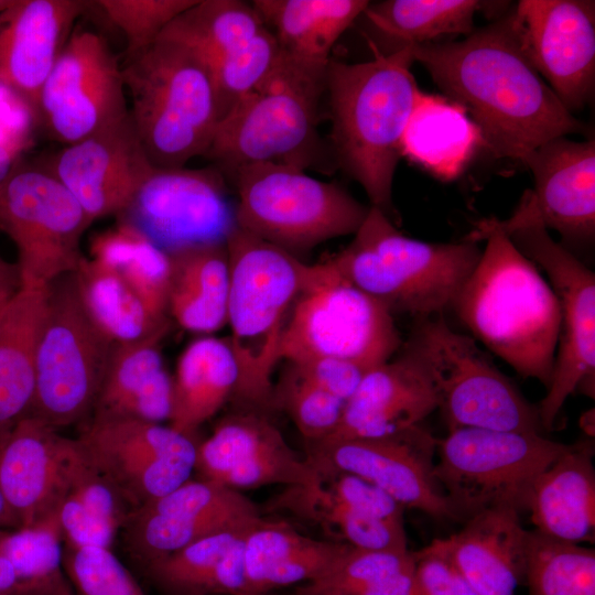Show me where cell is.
Instances as JSON below:
<instances>
[{"mask_svg":"<svg viewBox=\"0 0 595 595\" xmlns=\"http://www.w3.org/2000/svg\"><path fill=\"white\" fill-rule=\"evenodd\" d=\"M412 55L497 159L522 162L554 138L586 131L529 62L511 12L461 41L413 45Z\"/></svg>","mask_w":595,"mask_h":595,"instance_id":"1","label":"cell"},{"mask_svg":"<svg viewBox=\"0 0 595 595\" xmlns=\"http://www.w3.org/2000/svg\"><path fill=\"white\" fill-rule=\"evenodd\" d=\"M487 239L452 309L491 353L549 388L561 327L559 301L508 235L482 220L465 240Z\"/></svg>","mask_w":595,"mask_h":595,"instance_id":"2","label":"cell"},{"mask_svg":"<svg viewBox=\"0 0 595 595\" xmlns=\"http://www.w3.org/2000/svg\"><path fill=\"white\" fill-rule=\"evenodd\" d=\"M361 63L331 58L325 90L331 106V140L340 167L358 182L371 206L387 216L401 158V138L420 89L411 73L412 46Z\"/></svg>","mask_w":595,"mask_h":595,"instance_id":"3","label":"cell"},{"mask_svg":"<svg viewBox=\"0 0 595 595\" xmlns=\"http://www.w3.org/2000/svg\"><path fill=\"white\" fill-rule=\"evenodd\" d=\"M229 261L227 337L239 379L232 398L240 408L272 409V374L282 335L312 264L237 226L226 240Z\"/></svg>","mask_w":595,"mask_h":595,"instance_id":"4","label":"cell"},{"mask_svg":"<svg viewBox=\"0 0 595 595\" xmlns=\"http://www.w3.org/2000/svg\"><path fill=\"white\" fill-rule=\"evenodd\" d=\"M482 255L477 242H426L400 232L370 206L351 242L332 257L338 271L394 313L443 315Z\"/></svg>","mask_w":595,"mask_h":595,"instance_id":"5","label":"cell"},{"mask_svg":"<svg viewBox=\"0 0 595 595\" xmlns=\"http://www.w3.org/2000/svg\"><path fill=\"white\" fill-rule=\"evenodd\" d=\"M121 69L129 112L152 165L184 167L205 155L219 123L205 63L187 47L158 39Z\"/></svg>","mask_w":595,"mask_h":595,"instance_id":"6","label":"cell"},{"mask_svg":"<svg viewBox=\"0 0 595 595\" xmlns=\"http://www.w3.org/2000/svg\"><path fill=\"white\" fill-rule=\"evenodd\" d=\"M326 69L298 64L282 53L269 76L221 118L205 155L224 176L260 162L315 166L322 155L317 112Z\"/></svg>","mask_w":595,"mask_h":595,"instance_id":"7","label":"cell"},{"mask_svg":"<svg viewBox=\"0 0 595 595\" xmlns=\"http://www.w3.org/2000/svg\"><path fill=\"white\" fill-rule=\"evenodd\" d=\"M234 181L236 226L298 257L329 239L355 235L369 207L344 187L275 162L242 165Z\"/></svg>","mask_w":595,"mask_h":595,"instance_id":"8","label":"cell"},{"mask_svg":"<svg viewBox=\"0 0 595 595\" xmlns=\"http://www.w3.org/2000/svg\"><path fill=\"white\" fill-rule=\"evenodd\" d=\"M401 347L393 314L346 277L332 259L312 264L289 315L279 358L349 360L370 370Z\"/></svg>","mask_w":595,"mask_h":595,"instance_id":"9","label":"cell"},{"mask_svg":"<svg viewBox=\"0 0 595 595\" xmlns=\"http://www.w3.org/2000/svg\"><path fill=\"white\" fill-rule=\"evenodd\" d=\"M569 444L534 432L459 428L436 440L434 476L459 520L489 508H528L532 485Z\"/></svg>","mask_w":595,"mask_h":595,"instance_id":"10","label":"cell"},{"mask_svg":"<svg viewBox=\"0 0 595 595\" xmlns=\"http://www.w3.org/2000/svg\"><path fill=\"white\" fill-rule=\"evenodd\" d=\"M113 344L83 306L74 273L48 285L35 358L30 415L60 429L86 421L94 409Z\"/></svg>","mask_w":595,"mask_h":595,"instance_id":"11","label":"cell"},{"mask_svg":"<svg viewBox=\"0 0 595 595\" xmlns=\"http://www.w3.org/2000/svg\"><path fill=\"white\" fill-rule=\"evenodd\" d=\"M407 344L429 368L448 430H543L538 408L498 370L474 338L450 327L443 315L415 320Z\"/></svg>","mask_w":595,"mask_h":595,"instance_id":"12","label":"cell"},{"mask_svg":"<svg viewBox=\"0 0 595 595\" xmlns=\"http://www.w3.org/2000/svg\"><path fill=\"white\" fill-rule=\"evenodd\" d=\"M91 221L47 171L15 165L0 186V230L14 242L21 288H47L74 272Z\"/></svg>","mask_w":595,"mask_h":595,"instance_id":"13","label":"cell"},{"mask_svg":"<svg viewBox=\"0 0 595 595\" xmlns=\"http://www.w3.org/2000/svg\"><path fill=\"white\" fill-rule=\"evenodd\" d=\"M506 235L524 257L544 270L560 305L552 380L537 407L542 429L551 431L575 390L594 398L595 274L540 224L523 225Z\"/></svg>","mask_w":595,"mask_h":595,"instance_id":"14","label":"cell"},{"mask_svg":"<svg viewBox=\"0 0 595 595\" xmlns=\"http://www.w3.org/2000/svg\"><path fill=\"white\" fill-rule=\"evenodd\" d=\"M77 440L131 511L191 479L196 465L193 437L162 423L90 416Z\"/></svg>","mask_w":595,"mask_h":595,"instance_id":"15","label":"cell"},{"mask_svg":"<svg viewBox=\"0 0 595 595\" xmlns=\"http://www.w3.org/2000/svg\"><path fill=\"white\" fill-rule=\"evenodd\" d=\"M121 65L99 33L76 28L40 93L37 126L65 144L77 142L129 112Z\"/></svg>","mask_w":595,"mask_h":595,"instance_id":"16","label":"cell"},{"mask_svg":"<svg viewBox=\"0 0 595 595\" xmlns=\"http://www.w3.org/2000/svg\"><path fill=\"white\" fill-rule=\"evenodd\" d=\"M217 169H154L118 220L165 252L226 242L236 227L235 203Z\"/></svg>","mask_w":595,"mask_h":595,"instance_id":"17","label":"cell"},{"mask_svg":"<svg viewBox=\"0 0 595 595\" xmlns=\"http://www.w3.org/2000/svg\"><path fill=\"white\" fill-rule=\"evenodd\" d=\"M436 440L421 424L382 437H350L306 446L315 469L358 476L391 496L404 509L439 520H459L434 476Z\"/></svg>","mask_w":595,"mask_h":595,"instance_id":"18","label":"cell"},{"mask_svg":"<svg viewBox=\"0 0 595 595\" xmlns=\"http://www.w3.org/2000/svg\"><path fill=\"white\" fill-rule=\"evenodd\" d=\"M532 172L513 214L504 220L484 219L505 234L530 224L556 230L566 241L589 245L595 236V140L554 138L522 161Z\"/></svg>","mask_w":595,"mask_h":595,"instance_id":"19","label":"cell"},{"mask_svg":"<svg viewBox=\"0 0 595 595\" xmlns=\"http://www.w3.org/2000/svg\"><path fill=\"white\" fill-rule=\"evenodd\" d=\"M511 13L531 65L571 113L583 109L595 88V2L521 0Z\"/></svg>","mask_w":595,"mask_h":595,"instance_id":"20","label":"cell"},{"mask_svg":"<svg viewBox=\"0 0 595 595\" xmlns=\"http://www.w3.org/2000/svg\"><path fill=\"white\" fill-rule=\"evenodd\" d=\"M263 518L262 510L239 490L188 479L132 510L122 529L130 551L144 565L203 538L250 529Z\"/></svg>","mask_w":595,"mask_h":595,"instance_id":"21","label":"cell"},{"mask_svg":"<svg viewBox=\"0 0 595 595\" xmlns=\"http://www.w3.org/2000/svg\"><path fill=\"white\" fill-rule=\"evenodd\" d=\"M130 112L58 151L47 171L79 203L93 223L119 216L154 171Z\"/></svg>","mask_w":595,"mask_h":595,"instance_id":"22","label":"cell"},{"mask_svg":"<svg viewBox=\"0 0 595 595\" xmlns=\"http://www.w3.org/2000/svg\"><path fill=\"white\" fill-rule=\"evenodd\" d=\"M43 420L26 415L0 441V493L8 527H28L58 509L83 456L69 439Z\"/></svg>","mask_w":595,"mask_h":595,"instance_id":"23","label":"cell"},{"mask_svg":"<svg viewBox=\"0 0 595 595\" xmlns=\"http://www.w3.org/2000/svg\"><path fill=\"white\" fill-rule=\"evenodd\" d=\"M201 479L239 490L267 485H309L317 474L289 445L267 412L240 408L197 445Z\"/></svg>","mask_w":595,"mask_h":595,"instance_id":"24","label":"cell"},{"mask_svg":"<svg viewBox=\"0 0 595 595\" xmlns=\"http://www.w3.org/2000/svg\"><path fill=\"white\" fill-rule=\"evenodd\" d=\"M439 405L429 368L405 343L397 357L365 375L347 400L337 429L324 441L398 434L420 425Z\"/></svg>","mask_w":595,"mask_h":595,"instance_id":"25","label":"cell"},{"mask_svg":"<svg viewBox=\"0 0 595 595\" xmlns=\"http://www.w3.org/2000/svg\"><path fill=\"white\" fill-rule=\"evenodd\" d=\"M93 1L15 0L0 13V85L35 112L41 89Z\"/></svg>","mask_w":595,"mask_h":595,"instance_id":"26","label":"cell"},{"mask_svg":"<svg viewBox=\"0 0 595 595\" xmlns=\"http://www.w3.org/2000/svg\"><path fill=\"white\" fill-rule=\"evenodd\" d=\"M527 537L519 511L489 508L467 518L458 532L429 545L478 595H515L517 586L523 584Z\"/></svg>","mask_w":595,"mask_h":595,"instance_id":"27","label":"cell"},{"mask_svg":"<svg viewBox=\"0 0 595 595\" xmlns=\"http://www.w3.org/2000/svg\"><path fill=\"white\" fill-rule=\"evenodd\" d=\"M593 443L571 444L534 480L527 510L536 531L555 540L593 541L595 472Z\"/></svg>","mask_w":595,"mask_h":595,"instance_id":"28","label":"cell"},{"mask_svg":"<svg viewBox=\"0 0 595 595\" xmlns=\"http://www.w3.org/2000/svg\"><path fill=\"white\" fill-rule=\"evenodd\" d=\"M350 545L318 540L284 520L263 518L244 543L247 595H266L325 575Z\"/></svg>","mask_w":595,"mask_h":595,"instance_id":"29","label":"cell"},{"mask_svg":"<svg viewBox=\"0 0 595 595\" xmlns=\"http://www.w3.org/2000/svg\"><path fill=\"white\" fill-rule=\"evenodd\" d=\"M160 342L113 345L90 416L169 421L172 376L164 367Z\"/></svg>","mask_w":595,"mask_h":595,"instance_id":"30","label":"cell"},{"mask_svg":"<svg viewBox=\"0 0 595 595\" xmlns=\"http://www.w3.org/2000/svg\"><path fill=\"white\" fill-rule=\"evenodd\" d=\"M252 528L197 540L145 563L144 573L164 595H247L244 543Z\"/></svg>","mask_w":595,"mask_h":595,"instance_id":"31","label":"cell"},{"mask_svg":"<svg viewBox=\"0 0 595 595\" xmlns=\"http://www.w3.org/2000/svg\"><path fill=\"white\" fill-rule=\"evenodd\" d=\"M47 292L48 286L21 288L0 307V441L32 408Z\"/></svg>","mask_w":595,"mask_h":595,"instance_id":"32","label":"cell"},{"mask_svg":"<svg viewBox=\"0 0 595 595\" xmlns=\"http://www.w3.org/2000/svg\"><path fill=\"white\" fill-rule=\"evenodd\" d=\"M482 147L480 130L461 105L420 90L401 138V156L450 181Z\"/></svg>","mask_w":595,"mask_h":595,"instance_id":"33","label":"cell"},{"mask_svg":"<svg viewBox=\"0 0 595 595\" xmlns=\"http://www.w3.org/2000/svg\"><path fill=\"white\" fill-rule=\"evenodd\" d=\"M251 4L286 58L326 69L334 44L369 1L255 0Z\"/></svg>","mask_w":595,"mask_h":595,"instance_id":"34","label":"cell"},{"mask_svg":"<svg viewBox=\"0 0 595 595\" xmlns=\"http://www.w3.org/2000/svg\"><path fill=\"white\" fill-rule=\"evenodd\" d=\"M170 257L167 316L194 333L227 325L229 261L226 242L185 247Z\"/></svg>","mask_w":595,"mask_h":595,"instance_id":"35","label":"cell"},{"mask_svg":"<svg viewBox=\"0 0 595 595\" xmlns=\"http://www.w3.org/2000/svg\"><path fill=\"white\" fill-rule=\"evenodd\" d=\"M238 379V364L227 338L207 336L190 343L172 377L169 425L193 437L232 398Z\"/></svg>","mask_w":595,"mask_h":595,"instance_id":"36","label":"cell"},{"mask_svg":"<svg viewBox=\"0 0 595 595\" xmlns=\"http://www.w3.org/2000/svg\"><path fill=\"white\" fill-rule=\"evenodd\" d=\"M267 509L315 526L329 540L356 549L408 550L404 524L378 520L351 509L317 478L309 485L286 486L268 501Z\"/></svg>","mask_w":595,"mask_h":595,"instance_id":"37","label":"cell"},{"mask_svg":"<svg viewBox=\"0 0 595 595\" xmlns=\"http://www.w3.org/2000/svg\"><path fill=\"white\" fill-rule=\"evenodd\" d=\"M87 314L113 345L162 340L171 321L155 317L111 270L82 257L73 272Z\"/></svg>","mask_w":595,"mask_h":595,"instance_id":"38","label":"cell"},{"mask_svg":"<svg viewBox=\"0 0 595 595\" xmlns=\"http://www.w3.org/2000/svg\"><path fill=\"white\" fill-rule=\"evenodd\" d=\"M90 259L113 271L160 320H167L169 253L139 230L118 223L93 236Z\"/></svg>","mask_w":595,"mask_h":595,"instance_id":"39","label":"cell"},{"mask_svg":"<svg viewBox=\"0 0 595 595\" xmlns=\"http://www.w3.org/2000/svg\"><path fill=\"white\" fill-rule=\"evenodd\" d=\"M130 512L129 506L83 448V456L58 508L64 544L111 549Z\"/></svg>","mask_w":595,"mask_h":595,"instance_id":"40","label":"cell"},{"mask_svg":"<svg viewBox=\"0 0 595 595\" xmlns=\"http://www.w3.org/2000/svg\"><path fill=\"white\" fill-rule=\"evenodd\" d=\"M486 6L476 0H385L369 2L363 14L390 41L391 53L446 35H468L476 12Z\"/></svg>","mask_w":595,"mask_h":595,"instance_id":"41","label":"cell"},{"mask_svg":"<svg viewBox=\"0 0 595 595\" xmlns=\"http://www.w3.org/2000/svg\"><path fill=\"white\" fill-rule=\"evenodd\" d=\"M264 26L252 4L240 0H196L159 39L176 42L207 66L250 41Z\"/></svg>","mask_w":595,"mask_h":595,"instance_id":"42","label":"cell"},{"mask_svg":"<svg viewBox=\"0 0 595 595\" xmlns=\"http://www.w3.org/2000/svg\"><path fill=\"white\" fill-rule=\"evenodd\" d=\"M414 570L409 550L349 547L329 572L299 585L292 595H414Z\"/></svg>","mask_w":595,"mask_h":595,"instance_id":"43","label":"cell"},{"mask_svg":"<svg viewBox=\"0 0 595 595\" xmlns=\"http://www.w3.org/2000/svg\"><path fill=\"white\" fill-rule=\"evenodd\" d=\"M62 543L58 509L28 527H0V551L17 574L21 595H73L63 569Z\"/></svg>","mask_w":595,"mask_h":595,"instance_id":"44","label":"cell"},{"mask_svg":"<svg viewBox=\"0 0 595 595\" xmlns=\"http://www.w3.org/2000/svg\"><path fill=\"white\" fill-rule=\"evenodd\" d=\"M523 584L529 595H595V551L528 530Z\"/></svg>","mask_w":595,"mask_h":595,"instance_id":"45","label":"cell"},{"mask_svg":"<svg viewBox=\"0 0 595 595\" xmlns=\"http://www.w3.org/2000/svg\"><path fill=\"white\" fill-rule=\"evenodd\" d=\"M281 58L282 51L274 35L263 26L246 44L207 65L219 121L269 76Z\"/></svg>","mask_w":595,"mask_h":595,"instance_id":"46","label":"cell"},{"mask_svg":"<svg viewBox=\"0 0 595 595\" xmlns=\"http://www.w3.org/2000/svg\"><path fill=\"white\" fill-rule=\"evenodd\" d=\"M346 402L310 381L288 364L273 386L272 409L284 411L306 445L322 442L337 429Z\"/></svg>","mask_w":595,"mask_h":595,"instance_id":"47","label":"cell"},{"mask_svg":"<svg viewBox=\"0 0 595 595\" xmlns=\"http://www.w3.org/2000/svg\"><path fill=\"white\" fill-rule=\"evenodd\" d=\"M196 0H98L95 6L126 41V58L152 45L164 29Z\"/></svg>","mask_w":595,"mask_h":595,"instance_id":"48","label":"cell"},{"mask_svg":"<svg viewBox=\"0 0 595 595\" xmlns=\"http://www.w3.org/2000/svg\"><path fill=\"white\" fill-rule=\"evenodd\" d=\"M63 569L78 595H145L110 548L65 545Z\"/></svg>","mask_w":595,"mask_h":595,"instance_id":"49","label":"cell"},{"mask_svg":"<svg viewBox=\"0 0 595 595\" xmlns=\"http://www.w3.org/2000/svg\"><path fill=\"white\" fill-rule=\"evenodd\" d=\"M315 470L318 483L351 509L378 520L404 524V508L377 486L353 474Z\"/></svg>","mask_w":595,"mask_h":595,"instance_id":"50","label":"cell"},{"mask_svg":"<svg viewBox=\"0 0 595 595\" xmlns=\"http://www.w3.org/2000/svg\"><path fill=\"white\" fill-rule=\"evenodd\" d=\"M413 554L414 595H478L454 566L430 545Z\"/></svg>","mask_w":595,"mask_h":595,"instance_id":"51","label":"cell"},{"mask_svg":"<svg viewBox=\"0 0 595 595\" xmlns=\"http://www.w3.org/2000/svg\"><path fill=\"white\" fill-rule=\"evenodd\" d=\"M288 364L303 377L345 402L355 393L369 371L358 364L337 358H315Z\"/></svg>","mask_w":595,"mask_h":595,"instance_id":"52","label":"cell"},{"mask_svg":"<svg viewBox=\"0 0 595 595\" xmlns=\"http://www.w3.org/2000/svg\"><path fill=\"white\" fill-rule=\"evenodd\" d=\"M21 289L20 272L17 263H10L0 256V307L11 300Z\"/></svg>","mask_w":595,"mask_h":595,"instance_id":"53","label":"cell"},{"mask_svg":"<svg viewBox=\"0 0 595 595\" xmlns=\"http://www.w3.org/2000/svg\"><path fill=\"white\" fill-rule=\"evenodd\" d=\"M25 148L21 144H0V186L18 164V158Z\"/></svg>","mask_w":595,"mask_h":595,"instance_id":"54","label":"cell"},{"mask_svg":"<svg viewBox=\"0 0 595 595\" xmlns=\"http://www.w3.org/2000/svg\"><path fill=\"white\" fill-rule=\"evenodd\" d=\"M0 595H21L17 574L9 560L0 551Z\"/></svg>","mask_w":595,"mask_h":595,"instance_id":"55","label":"cell"},{"mask_svg":"<svg viewBox=\"0 0 595 595\" xmlns=\"http://www.w3.org/2000/svg\"><path fill=\"white\" fill-rule=\"evenodd\" d=\"M0 527L7 528L8 527V510L4 502V499L0 493Z\"/></svg>","mask_w":595,"mask_h":595,"instance_id":"56","label":"cell"},{"mask_svg":"<svg viewBox=\"0 0 595 595\" xmlns=\"http://www.w3.org/2000/svg\"><path fill=\"white\" fill-rule=\"evenodd\" d=\"M15 0H0V13L14 4Z\"/></svg>","mask_w":595,"mask_h":595,"instance_id":"57","label":"cell"},{"mask_svg":"<svg viewBox=\"0 0 595 595\" xmlns=\"http://www.w3.org/2000/svg\"><path fill=\"white\" fill-rule=\"evenodd\" d=\"M266 595H274L273 593H270V594H266Z\"/></svg>","mask_w":595,"mask_h":595,"instance_id":"58","label":"cell"},{"mask_svg":"<svg viewBox=\"0 0 595 595\" xmlns=\"http://www.w3.org/2000/svg\"><path fill=\"white\" fill-rule=\"evenodd\" d=\"M74 595V594H73Z\"/></svg>","mask_w":595,"mask_h":595,"instance_id":"59","label":"cell"}]
</instances>
